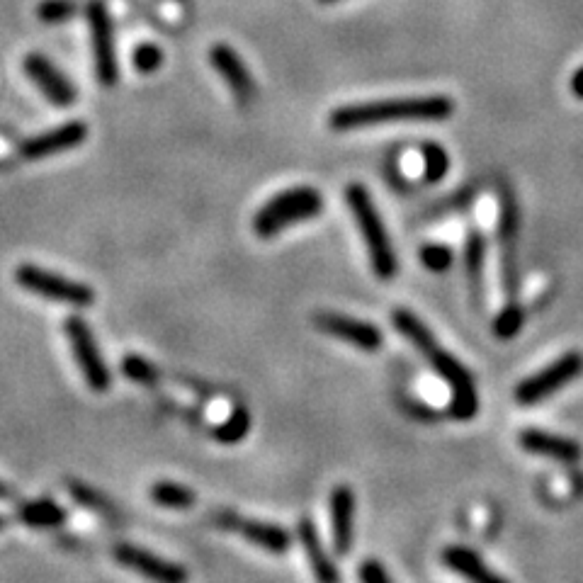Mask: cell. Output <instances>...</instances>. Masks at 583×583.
<instances>
[{
    "instance_id": "cell-1",
    "label": "cell",
    "mask_w": 583,
    "mask_h": 583,
    "mask_svg": "<svg viewBox=\"0 0 583 583\" xmlns=\"http://www.w3.org/2000/svg\"><path fill=\"white\" fill-rule=\"evenodd\" d=\"M392 324L406 341H411L418 350H421L423 358H426L430 365L435 367V372L450 384L452 399L450 406H447V413H450L455 421H469V418L477 416L479 396L467 367H464L455 355H450L445 348H440V343L435 341V336L428 331V326L423 324L416 314H411L409 309H396L392 314Z\"/></svg>"
},
{
    "instance_id": "cell-2",
    "label": "cell",
    "mask_w": 583,
    "mask_h": 583,
    "mask_svg": "<svg viewBox=\"0 0 583 583\" xmlns=\"http://www.w3.org/2000/svg\"><path fill=\"white\" fill-rule=\"evenodd\" d=\"M455 105L445 95H421V98H392L375 103L343 105L328 115V127L336 132L379 127V124L409 122H445L450 120Z\"/></svg>"
},
{
    "instance_id": "cell-3",
    "label": "cell",
    "mask_w": 583,
    "mask_h": 583,
    "mask_svg": "<svg viewBox=\"0 0 583 583\" xmlns=\"http://www.w3.org/2000/svg\"><path fill=\"white\" fill-rule=\"evenodd\" d=\"M345 205L353 212L375 275L379 280H392L396 270H399V260H396L392 239H389V231L382 222V214L377 212L370 190L360 183L348 185L345 188Z\"/></svg>"
},
{
    "instance_id": "cell-4",
    "label": "cell",
    "mask_w": 583,
    "mask_h": 583,
    "mask_svg": "<svg viewBox=\"0 0 583 583\" xmlns=\"http://www.w3.org/2000/svg\"><path fill=\"white\" fill-rule=\"evenodd\" d=\"M324 209V197L316 188H290L277 192L273 200L265 202L253 219V229L260 239H275L282 229L309 222L319 217Z\"/></svg>"
},
{
    "instance_id": "cell-5",
    "label": "cell",
    "mask_w": 583,
    "mask_h": 583,
    "mask_svg": "<svg viewBox=\"0 0 583 583\" xmlns=\"http://www.w3.org/2000/svg\"><path fill=\"white\" fill-rule=\"evenodd\" d=\"M15 282L25 287L27 292L49 299V302L71 304V307H90L95 302V292L88 285L49 273V270L37 268V265H20L15 270Z\"/></svg>"
},
{
    "instance_id": "cell-6",
    "label": "cell",
    "mask_w": 583,
    "mask_h": 583,
    "mask_svg": "<svg viewBox=\"0 0 583 583\" xmlns=\"http://www.w3.org/2000/svg\"><path fill=\"white\" fill-rule=\"evenodd\" d=\"M583 372V355L576 353V350H569L562 358H557L554 362H549L545 370L535 372V375L523 379L515 389V401L523 406L540 404V401L549 399L564 389L566 384L574 382Z\"/></svg>"
},
{
    "instance_id": "cell-7",
    "label": "cell",
    "mask_w": 583,
    "mask_h": 583,
    "mask_svg": "<svg viewBox=\"0 0 583 583\" xmlns=\"http://www.w3.org/2000/svg\"><path fill=\"white\" fill-rule=\"evenodd\" d=\"M86 18L90 32V47H93L95 59V73H98L100 86L115 88L117 78H120V66H117L112 18L110 13H107V5L103 0H90L86 5Z\"/></svg>"
},
{
    "instance_id": "cell-8",
    "label": "cell",
    "mask_w": 583,
    "mask_h": 583,
    "mask_svg": "<svg viewBox=\"0 0 583 583\" xmlns=\"http://www.w3.org/2000/svg\"><path fill=\"white\" fill-rule=\"evenodd\" d=\"M66 338H69L73 358H76L78 367H81L83 377H86L88 387L93 392L103 394L110 389V370H107L103 355H100L98 341L93 338V331L81 316H69L66 319Z\"/></svg>"
},
{
    "instance_id": "cell-9",
    "label": "cell",
    "mask_w": 583,
    "mask_h": 583,
    "mask_svg": "<svg viewBox=\"0 0 583 583\" xmlns=\"http://www.w3.org/2000/svg\"><path fill=\"white\" fill-rule=\"evenodd\" d=\"M518 202H515L511 188L501 185V195H498V241H501V275H503V290L508 292V299L515 302V292H518Z\"/></svg>"
},
{
    "instance_id": "cell-10",
    "label": "cell",
    "mask_w": 583,
    "mask_h": 583,
    "mask_svg": "<svg viewBox=\"0 0 583 583\" xmlns=\"http://www.w3.org/2000/svg\"><path fill=\"white\" fill-rule=\"evenodd\" d=\"M212 523H214V528H219V530L239 532L243 540H248L251 545L265 549V552H270V554H285L292 545L290 532L275 523L248 520L231 511H217L212 515Z\"/></svg>"
},
{
    "instance_id": "cell-11",
    "label": "cell",
    "mask_w": 583,
    "mask_h": 583,
    "mask_svg": "<svg viewBox=\"0 0 583 583\" xmlns=\"http://www.w3.org/2000/svg\"><path fill=\"white\" fill-rule=\"evenodd\" d=\"M112 554H115L117 564H122L124 569L137 571L144 579L154 583H188V571H185L183 566L168 562V559L158 557V554L149 552V549H141L137 545H129V542H122V545L115 547Z\"/></svg>"
},
{
    "instance_id": "cell-12",
    "label": "cell",
    "mask_w": 583,
    "mask_h": 583,
    "mask_svg": "<svg viewBox=\"0 0 583 583\" xmlns=\"http://www.w3.org/2000/svg\"><path fill=\"white\" fill-rule=\"evenodd\" d=\"M314 321L321 333L341 338V341L355 345V348L360 350H367V353H375V350L382 348L384 343L379 326L370 324V321L353 319V316L338 314V311H321V314H316Z\"/></svg>"
},
{
    "instance_id": "cell-13",
    "label": "cell",
    "mask_w": 583,
    "mask_h": 583,
    "mask_svg": "<svg viewBox=\"0 0 583 583\" xmlns=\"http://www.w3.org/2000/svg\"><path fill=\"white\" fill-rule=\"evenodd\" d=\"M86 137L88 127L83 122L73 120L59 124V127L49 129V132L22 141L20 156L25 161H44V158H52L56 154H64V151L76 149V146H81L86 141Z\"/></svg>"
},
{
    "instance_id": "cell-14",
    "label": "cell",
    "mask_w": 583,
    "mask_h": 583,
    "mask_svg": "<svg viewBox=\"0 0 583 583\" xmlns=\"http://www.w3.org/2000/svg\"><path fill=\"white\" fill-rule=\"evenodd\" d=\"M25 73L52 105L71 107L76 103V88L44 54H27Z\"/></svg>"
},
{
    "instance_id": "cell-15",
    "label": "cell",
    "mask_w": 583,
    "mask_h": 583,
    "mask_svg": "<svg viewBox=\"0 0 583 583\" xmlns=\"http://www.w3.org/2000/svg\"><path fill=\"white\" fill-rule=\"evenodd\" d=\"M209 64L212 69L222 76V81L226 83V88L234 93V98L239 103H251L256 98V81H253L251 71L246 69L239 52H234L226 44H214L209 49Z\"/></svg>"
},
{
    "instance_id": "cell-16",
    "label": "cell",
    "mask_w": 583,
    "mask_h": 583,
    "mask_svg": "<svg viewBox=\"0 0 583 583\" xmlns=\"http://www.w3.org/2000/svg\"><path fill=\"white\" fill-rule=\"evenodd\" d=\"M331 506V542L336 554H350L355 542V494L348 484H338L328 496Z\"/></svg>"
},
{
    "instance_id": "cell-17",
    "label": "cell",
    "mask_w": 583,
    "mask_h": 583,
    "mask_svg": "<svg viewBox=\"0 0 583 583\" xmlns=\"http://www.w3.org/2000/svg\"><path fill=\"white\" fill-rule=\"evenodd\" d=\"M518 443L525 452L530 455H540L549 457V460L557 462H579L581 460V445L576 440L564 438V435L557 433H547V430L540 428H528L518 435Z\"/></svg>"
},
{
    "instance_id": "cell-18",
    "label": "cell",
    "mask_w": 583,
    "mask_h": 583,
    "mask_svg": "<svg viewBox=\"0 0 583 583\" xmlns=\"http://www.w3.org/2000/svg\"><path fill=\"white\" fill-rule=\"evenodd\" d=\"M299 542H302L304 554H307L311 571H314L316 581L319 583H341V571L333 564L331 554L326 552L324 542H321L319 530H316L314 520L302 518L299 520Z\"/></svg>"
},
{
    "instance_id": "cell-19",
    "label": "cell",
    "mask_w": 583,
    "mask_h": 583,
    "mask_svg": "<svg viewBox=\"0 0 583 583\" xmlns=\"http://www.w3.org/2000/svg\"><path fill=\"white\" fill-rule=\"evenodd\" d=\"M440 559H443L447 569L455 571L457 576H462V579L469 583H511L508 579H503L501 574H496V571L469 547L462 545L447 547L443 549V557Z\"/></svg>"
},
{
    "instance_id": "cell-20",
    "label": "cell",
    "mask_w": 583,
    "mask_h": 583,
    "mask_svg": "<svg viewBox=\"0 0 583 583\" xmlns=\"http://www.w3.org/2000/svg\"><path fill=\"white\" fill-rule=\"evenodd\" d=\"M18 518L27 528H59L66 520V511L56 506L52 498H39V501H30L20 506Z\"/></svg>"
},
{
    "instance_id": "cell-21",
    "label": "cell",
    "mask_w": 583,
    "mask_h": 583,
    "mask_svg": "<svg viewBox=\"0 0 583 583\" xmlns=\"http://www.w3.org/2000/svg\"><path fill=\"white\" fill-rule=\"evenodd\" d=\"M149 496L158 506L171 508V511H188L197 501L195 491H190L183 484H175V481H158V484L151 486Z\"/></svg>"
},
{
    "instance_id": "cell-22",
    "label": "cell",
    "mask_w": 583,
    "mask_h": 583,
    "mask_svg": "<svg viewBox=\"0 0 583 583\" xmlns=\"http://www.w3.org/2000/svg\"><path fill=\"white\" fill-rule=\"evenodd\" d=\"M484 260H486V241L479 231L469 234L467 243H464V268H467V277L472 282L474 294L481 290V275H484Z\"/></svg>"
},
{
    "instance_id": "cell-23",
    "label": "cell",
    "mask_w": 583,
    "mask_h": 583,
    "mask_svg": "<svg viewBox=\"0 0 583 583\" xmlns=\"http://www.w3.org/2000/svg\"><path fill=\"white\" fill-rule=\"evenodd\" d=\"M248 430H251V413L239 406V409L231 411V416L224 423H219L217 430H214V438L224 445H234L246 438Z\"/></svg>"
},
{
    "instance_id": "cell-24",
    "label": "cell",
    "mask_w": 583,
    "mask_h": 583,
    "mask_svg": "<svg viewBox=\"0 0 583 583\" xmlns=\"http://www.w3.org/2000/svg\"><path fill=\"white\" fill-rule=\"evenodd\" d=\"M423 178L428 183H440L445 178L447 171H450V156L440 144L430 141V144L423 146Z\"/></svg>"
},
{
    "instance_id": "cell-25",
    "label": "cell",
    "mask_w": 583,
    "mask_h": 583,
    "mask_svg": "<svg viewBox=\"0 0 583 583\" xmlns=\"http://www.w3.org/2000/svg\"><path fill=\"white\" fill-rule=\"evenodd\" d=\"M35 13L44 25H61V22L76 18L78 3L76 0H42Z\"/></svg>"
},
{
    "instance_id": "cell-26",
    "label": "cell",
    "mask_w": 583,
    "mask_h": 583,
    "mask_svg": "<svg viewBox=\"0 0 583 583\" xmlns=\"http://www.w3.org/2000/svg\"><path fill=\"white\" fill-rule=\"evenodd\" d=\"M523 324H525V311L520 309L515 302H508L494 321L496 338H501V341H511V338L518 336Z\"/></svg>"
},
{
    "instance_id": "cell-27",
    "label": "cell",
    "mask_w": 583,
    "mask_h": 583,
    "mask_svg": "<svg viewBox=\"0 0 583 583\" xmlns=\"http://www.w3.org/2000/svg\"><path fill=\"white\" fill-rule=\"evenodd\" d=\"M418 258H421L423 268H428L430 273H445L452 265V248L443 246V243H428V246L421 248Z\"/></svg>"
},
{
    "instance_id": "cell-28",
    "label": "cell",
    "mask_w": 583,
    "mask_h": 583,
    "mask_svg": "<svg viewBox=\"0 0 583 583\" xmlns=\"http://www.w3.org/2000/svg\"><path fill=\"white\" fill-rule=\"evenodd\" d=\"M122 370L124 375L139 384H151L156 379V367L151 365V362H146L144 358H139V355H127L122 362Z\"/></svg>"
},
{
    "instance_id": "cell-29",
    "label": "cell",
    "mask_w": 583,
    "mask_h": 583,
    "mask_svg": "<svg viewBox=\"0 0 583 583\" xmlns=\"http://www.w3.org/2000/svg\"><path fill=\"white\" fill-rule=\"evenodd\" d=\"M163 64V52L156 47V44H141V47L134 49V69L141 73H154L156 69H161Z\"/></svg>"
},
{
    "instance_id": "cell-30",
    "label": "cell",
    "mask_w": 583,
    "mask_h": 583,
    "mask_svg": "<svg viewBox=\"0 0 583 583\" xmlns=\"http://www.w3.org/2000/svg\"><path fill=\"white\" fill-rule=\"evenodd\" d=\"M71 496L76 498V501H81L83 506L93 508V511L107 513V503L98 494H95L93 489H88L86 484H78V481H73V484H71Z\"/></svg>"
},
{
    "instance_id": "cell-31",
    "label": "cell",
    "mask_w": 583,
    "mask_h": 583,
    "mask_svg": "<svg viewBox=\"0 0 583 583\" xmlns=\"http://www.w3.org/2000/svg\"><path fill=\"white\" fill-rule=\"evenodd\" d=\"M360 581L362 583H394L392 576L384 571V566L377 559H365L360 564Z\"/></svg>"
},
{
    "instance_id": "cell-32",
    "label": "cell",
    "mask_w": 583,
    "mask_h": 583,
    "mask_svg": "<svg viewBox=\"0 0 583 583\" xmlns=\"http://www.w3.org/2000/svg\"><path fill=\"white\" fill-rule=\"evenodd\" d=\"M571 93L579 100H583V66L574 73V78H571Z\"/></svg>"
},
{
    "instance_id": "cell-33",
    "label": "cell",
    "mask_w": 583,
    "mask_h": 583,
    "mask_svg": "<svg viewBox=\"0 0 583 583\" xmlns=\"http://www.w3.org/2000/svg\"><path fill=\"white\" fill-rule=\"evenodd\" d=\"M10 496V491H8V486L3 484V481H0V498H8Z\"/></svg>"
},
{
    "instance_id": "cell-34",
    "label": "cell",
    "mask_w": 583,
    "mask_h": 583,
    "mask_svg": "<svg viewBox=\"0 0 583 583\" xmlns=\"http://www.w3.org/2000/svg\"><path fill=\"white\" fill-rule=\"evenodd\" d=\"M5 525H8V518H5V515H0V530H3Z\"/></svg>"
},
{
    "instance_id": "cell-35",
    "label": "cell",
    "mask_w": 583,
    "mask_h": 583,
    "mask_svg": "<svg viewBox=\"0 0 583 583\" xmlns=\"http://www.w3.org/2000/svg\"><path fill=\"white\" fill-rule=\"evenodd\" d=\"M321 5H331V3H338V0H319Z\"/></svg>"
}]
</instances>
